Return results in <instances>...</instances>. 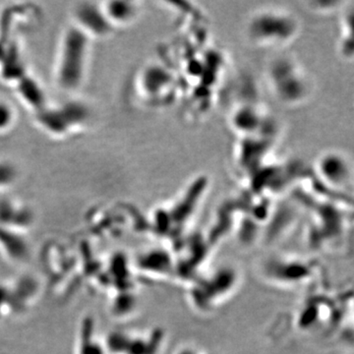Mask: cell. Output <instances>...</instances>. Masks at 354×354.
I'll return each instance as SVG.
<instances>
[{
  "mask_svg": "<svg viewBox=\"0 0 354 354\" xmlns=\"http://www.w3.org/2000/svg\"><path fill=\"white\" fill-rule=\"evenodd\" d=\"M100 7L111 28L129 24L137 13V8L132 2L108 1L102 3Z\"/></svg>",
  "mask_w": 354,
  "mask_h": 354,
  "instance_id": "obj_3",
  "label": "cell"
},
{
  "mask_svg": "<svg viewBox=\"0 0 354 354\" xmlns=\"http://www.w3.org/2000/svg\"><path fill=\"white\" fill-rule=\"evenodd\" d=\"M75 19L78 25L77 29L87 37H104L111 30L100 6L83 4L77 8Z\"/></svg>",
  "mask_w": 354,
  "mask_h": 354,
  "instance_id": "obj_2",
  "label": "cell"
},
{
  "mask_svg": "<svg viewBox=\"0 0 354 354\" xmlns=\"http://www.w3.org/2000/svg\"><path fill=\"white\" fill-rule=\"evenodd\" d=\"M176 354H207L206 353H203L201 351H198L196 348H186L180 349Z\"/></svg>",
  "mask_w": 354,
  "mask_h": 354,
  "instance_id": "obj_6",
  "label": "cell"
},
{
  "mask_svg": "<svg viewBox=\"0 0 354 354\" xmlns=\"http://www.w3.org/2000/svg\"><path fill=\"white\" fill-rule=\"evenodd\" d=\"M335 160H337V156H325L319 165L320 172L326 179L330 180V183L342 184L348 177V167H346L344 160L339 165V167H335Z\"/></svg>",
  "mask_w": 354,
  "mask_h": 354,
  "instance_id": "obj_4",
  "label": "cell"
},
{
  "mask_svg": "<svg viewBox=\"0 0 354 354\" xmlns=\"http://www.w3.org/2000/svg\"><path fill=\"white\" fill-rule=\"evenodd\" d=\"M16 111L9 102L0 101V134L9 131L15 124Z\"/></svg>",
  "mask_w": 354,
  "mask_h": 354,
  "instance_id": "obj_5",
  "label": "cell"
},
{
  "mask_svg": "<svg viewBox=\"0 0 354 354\" xmlns=\"http://www.w3.org/2000/svg\"><path fill=\"white\" fill-rule=\"evenodd\" d=\"M87 36L80 30H70L62 41L58 57L57 78L62 88L73 91L82 83L87 60Z\"/></svg>",
  "mask_w": 354,
  "mask_h": 354,
  "instance_id": "obj_1",
  "label": "cell"
}]
</instances>
